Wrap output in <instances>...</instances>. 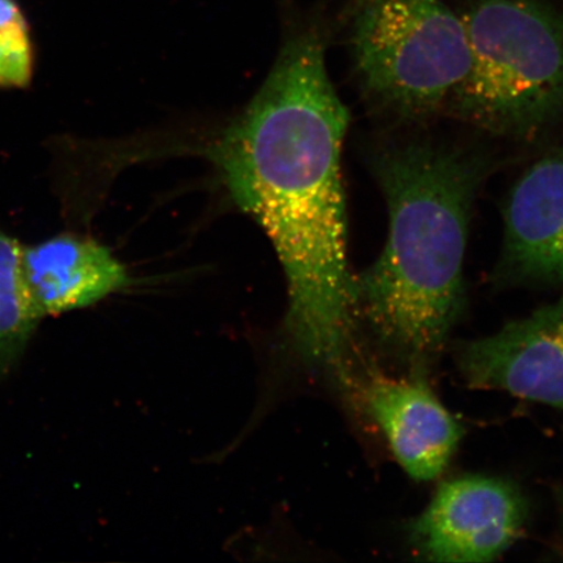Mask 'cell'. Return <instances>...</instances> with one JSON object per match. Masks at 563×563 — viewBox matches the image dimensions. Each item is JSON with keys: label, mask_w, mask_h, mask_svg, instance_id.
<instances>
[{"label": "cell", "mask_w": 563, "mask_h": 563, "mask_svg": "<svg viewBox=\"0 0 563 563\" xmlns=\"http://www.w3.org/2000/svg\"><path fill=\"white\" fill-rule=\"evenodd\" d=\"M278 2L288 23L277 59L211 158L277 252L294 351L347 379L358 316L341 170L350 114L330 80L319 26L297 15L294 0Z\"/></svg>", "instance_id": "obj_1"}, {"label": "cell", "mask_w": 563, "mask_h": 563, "mask_svg": "<svg viewBox=\"0 0 563 563\" xmlns=\"http://www.w3.org/2000/svg\"><path fill=\"white\" fill-rule=\"evenodd\" d=\"M372 168L389 235L356 278L358 313L386 350L418 371L441 355L462 312L471 214L488 162L422 139L382 147Z\"/></svg>", "instance_id": "obj_2"}, {"label": "cell", "mask_w": 563, "mask_h": 563, "mask_svg": "<svg viewBox=\"0 0 563 563\" xmlns=\"http://www.w3.org/2000/svg\"><path fill=\"white\" fill-rule=\"evenodd\" d=\"M471 65L446 106L496 135L530 139L563 117V16L537 0H481L463 18Z\"/></svg>", "instance_id": "obj_3"}, {"label": "cell", "mask_w": 563, "mask_h": 563, "mask_svg": "<svg viewBox=\"0 0 563 563\" xmlns=\"http://www.w3.org/2000/svg\"><path fill=\"white\" fill-rule=\"evenodd\" d=\"M349 45L364 95L400 121L446 106L471 65L463 19L440 0H354Z\"/></svg>", "instance_id": "obj_4"}, {"label": "cell", "mask_w": 563, "mask_h": 563, "mask_svg": "<svg viewBox=\"0 0 563 563\" xmlns=\"http://www.w3.org/2000/svg\"><path fill=\"white\" fill-rule=\"evenodd\" d=\"M527 504L512 484L466 476L441 485L415 520L411 540L434 562H489L516 543L527 522Z\"/></svg>", "instance_id": "obj_5"}, {"label": "cell", "mask_w": 563, "mask_h": 563, "mask_svg": "<svg viewBox=\"0 0 563 563\" xmlns=\"http://www.w3.org/2000/svg\"><path fill=\"white\" fill-rule=\"evenodd\" d=\"M464 382L563 408V297L501 332L461 344Z\"/></svg>", "instance_id": "obj_6"}, {"label": "cell", "mask_w": 563, "mask_h": 563, "mask_svg": "<svg viewBox=\"0 0 563 563\" xmlns=\"http://www.w3.org/2000/svg\"><path fill=\"white\" fill-rule=\"evenodd\" d=\"M498 272L511 282L563 285V144L512 187Z\"/></svg>", "instance_id": "obj_7"}, {"label": "cell", "mask_w": 563, "mask_h": 563, "mask_svg": "<svg viewBox=\"0 0 563 563\" xmlns=\"http://www.w3.org/2000/svg\"><path fill=\"white\" fill-rule=\"evenodd\" d=\"M365 399L408 475L431 482L445 471L462 431L424 383L373 373Z\"/></svg>", "instance_id": "obj_8"}, {"label": "cell", "mask_w": 563, "mask_h": 563, "mask_svg": "<svg viewBox=\"0 0 563 563\" xmlns=\"http://www.w3.org/2000/svg\"><path fill=\"white\" fill-rule=\"evenodd\" d=\"M21 266L42 319L97 305L130 284L126 267L108 246L77 234L23 246Z\"/></svg>", "instance_id": "obj_9"}, {"label": "cell", "mask_w": 563, "mask_h": 563, "mask_svg": "<svg viewBox=\"0 0 563 563\" xmlns=\"http://www.w3.org/2000/svg\"><path fill=\"white\" fill-rule=\"evenodd\" d=\"M23 246L0 230V373L18 364L42 320L25 285Z\"/></svg>", "instance_id": "obj_10"}, {"label": "cell", "mask_w": 563, "mask_h": 563, "mask_svg": "<svg viewBox=\"0 0 563 563\" xmlns=\"http://www.w3.org/2000/svg\"><path fill=\"white\" fill-rule=\"evenodd\" d=\"M35 52L26 19L0 32V88L30 86L34 74Z\"/></svg>", "instance_id": "obj_11"}, {"label": "cell", "mask_w": 563, "mask_h": 563, "mask_svg": "<svg viewBox=\"0 0 563 563\" xmlns=\"http://www.w3.org/2000/svg\"><path fill=\"white\" fill-rule=\"evenodd\" d=\"M25 19L16 0H0V32Z\"/></svg>", "instance_id": "obj_12"}]
</instances>
